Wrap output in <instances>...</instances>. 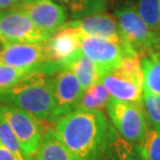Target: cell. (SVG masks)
<instances>
[{
  "instance_id": "6da1fadb",
  "label": "cell",
  "mask_w": 160,
  "mask_h": 160,
  "mask_svg": "<svg viewBox=\"0 0 160 160\" xmlns=\"http://www.w3.org/2000/svg\"><path fill=\"white\" fill-rule=\"evenodd\" d=\"M54 123L56 134L77 160H104L113 126L102 110L76 108Z\"/></svg>"
},
{
  "instance_id": "7a4b0ae2",
  "label": "cell",
  "mask_w": 160,
  "mask_h": 160,
  "mask_svg": "<svg viewBox=\"0 0 160 160\" xmlns=\"http://www.w3.org/2000/svg\"><path fill=\"white\" fill-rule=\"evenodd\" d=\"M52 75L31 73L16 85L0 92V104L27 111L40 121H50L55 108Z\"/></svg>"
},
{
  "instance_id": "3957f363",
  "label": "cell",
  "mask_w": 160,
  "mask_h": 160,
  "mask_svg": "<svg viewBox=\"0 0 160 160\" xmlns=\"http://www.w3.org/2000/svg\"><path fill=\"white\" fill-rule=\"evenodd\" d=\"M123 41L125 55L137 54L145 57L160 53V36L150 29L135 8L124 5L114 12Z\"/></svg>"
},
{
  "instance_id": "277c9868",
  "label": "cell",
  "mask_w": 160,
  "mask_h": 160,
  "mask_svg": "<svg viewBox=\"0 0 160 160\" xmlns=\"http://www.w3.org/2000/svg\"><path fill=\"white\" fill-rule=\"evenodd\" d=\"M107 114L117 133L132 145H140L147 135L148 122L142 104L128 103L110 99Z\"/></svg>"
},
{
  "instance_id": "5b68a950",
  "label": "cell",
  "mask_w": 160,
  "mask_h": 160,
  "mask_svg": "<svg viewBox=\"0 0 160 160\" xmlns=\"http://www.w3.org/2000/svg\"><path fill=\"white\" fill-rule=\"evenodd\" d=\"M0 62L20 69H40L54 74L62 68L50 60L44 43H6L0 49Z\"/></svg>"
},
{
  "instance_id": "8992f818",
  "label": "cell",
  "mask_w": 160,
  "mask_h": 160,
  "mask_svg": "<svg viewBox=\"0 0 160 160\" xmlns=\"http://www.w3.org/2000/svg\"><path fill=\"white\" fill-rule=\"evenodd\" d=\"M0 117L11 126L24 152L36 157L45 131L42 121L27 111L3 104H0Z\"/></svg>"
},
{
  "instance_id": "52a82bcc",
  "label": "cell",
  "mask_w": 160,
  "mask_h": 160,
  "mask_svg": "<svg viewBox=\"0 0 160 160\" xmlns=\"http://www.w3.org/2000/svg\"><path fill=\"white\" fill-rule=\"evenodd\" d=\"M50 38L20 9L0 12V42L2 44L44 43Z\"/></svg>"
},
{
  "instance_id": "ba28073f",
  "label": "cell",
  "mask_w": 160,
  "mask_h": 160,
  "mask_svg": "<svg viewBox=\"0 0 160 160\" xmlns=\"http://www.w3.org/2000/svg\"><path fill=\"white\" fill-rule=\"evenodd\" d=\"M60 29L71 31L79 37L111 41L123 47V41L116 17L104 12L68 21Z\"/></svg>"
},
{
  "instance_id": "9c48e42d",
  "label": "cell",
  "mask_w": 160,
  "mask_h": 160,
  "mask_svg": "<svg viewBox=\"0 0 160 160\" xmlns=\"http://www.w3.org/2000/svg\"><path fill=\"white\" fill-rule=\"evenodd\" d=\"M52 77L55 108L50 121L55 122L58 118L76 109L84 91L77 77L69 69L60 68Z\"/></svg>"
},
{
  "instance_id": "30bf717a",
  "label": "cell",
  "mask_w": 160,
  "mask_h": 160,
  "mask_svg": "<svg viewBox=\"0 0 160 160\" xmlns=\"http://www.w3.org/2000/svg\"><path fill=\"white\" fill-rule=\"evenodd\" d=\"M79 39L82 53L97 66L103 76L114 71L121 65L125 55L121 45L97 38L79 37Z\"/></svg>"
},
{
  "instance_id": "8fae6325",
  "label": "cell",
  "mask_w": 160,
  "mask_h": 160,
  "mask_svg": "<svg viewBox=\"0 0 160 160\" xmlns=\"http://www.w3.org/2000/svg\"><path fill=\"white\" fill-rule=\"evenodd\" d=\"M20 11L24 12L39 29L50 37L56 33L68 19V12L55 0H33Z\"/></svg>"
},
{
  "instance_id": "7c38bea8",
  "label": "cell",
  "mask_w": 160,
  "mask_h": 160,
  "mask_svg": "<svg viewBox=\"0 0 160 160\" xmlns=\"http://www.w3.org/2000/svg\"><path fill=\"white\" fill-rule=\"evenodd\" d=\"M46 47L50 60L58 63L60 67L81 51L79 37L71 31L63 29H59L47 40Z\"/></svg>"
},
{
  "instance_id": "4fadbf2b",
  "label": "cell",
  "mask_w": 160,
  "mask_h": 160,
  "mask_svg": "<svg viewBox=\"0 0 160 160\" xmlns=\"http://www.w3.org/2000/svg\"><path fill=\"white\" fill-rule=\"evenodd\" d=\"M101 83L112 99L128 103L142 104L143 86L133 80L122 77L111 72L102 78Z\"/></svg>"
},
{
  "instance_id": "5bb4252c",
  "label": "cell",
  "mask_w": 160,
  "mask_h": 160,
  "mask_svg": "<svg viewBox=\"0 0 160 160\" xmlns=\"http://www.w3.org/2000/svg\"><path fill=\"white\" fill-rule=\"evenodd\" d=\"M62 68L69 69L77 77L83 91L88 89L96 83L101 82L102 78L104 77L97 66L91 59H88L82 53V51L76 54L69 62H67Z\"/></svg>"
},
{
  "instance_id": "9a60e30c",
  "label": "cell",
  "mask_w": 160,
  "mask_h": 160,
  "mask_svg": "<svg viewBox=\"0 0 160 160\" xmlns=\"http://www.w3.org/2000/svg\"><path fill=\"white\" fill-rule=\"evenodd\" d=\"M36 157L38 160H77L51 128L45 129Z\"/></svg>"
},
{
  "instance_id": "2e32d148",
  "label": "cell",
  "mask_w": 160,
  "mask_h": 160,
  "mask_svg": "<svg viewBox=\"0 0 160 160\" xmlns=\"http://www.w3.org/2000/svg\"><path fill=\"white\" fill-rule=\"evenodd\" d=\"M104 160H145L139 145L126 142L117 133L113 128Z\"/></svg>"
},
{
  "instance_id": "e0dca14e",
  "label": "cell",
  "mask_w": 160,
  "mask_h": 160,
  "mask_svg": "<svg viewBox=\"0 0 160 160\" xmlns=\"http://www.w3.org/2000/svg\"><path fill=\"white\" fill-rule=\"evenodd\" d=\"M66 8L73 19L103 12L107 9L109 0H55Z\"/></svg>"
},
{
  "instance_id": "ac0fdd59",
  "label": "cell",
  "mask_w": 160,
  "mask_h": 160,
  "mask_svg": "<svg viewBox=\"0 0 160 160\" xmlns=\"http://www.w3.org/2000/svg\"><path fill=\"white\" fill-rule=\"evenodd\" d=\"M143 91L160 97V53L142 58Z\"/></svg>"
},
{
  "instance_id": "d6986e66",
  "label": "cell",
  "mask_w": 160,
  "mask_h": 160,
  "mask_svg": "<svg viewBox=\"0 0 160 160\" xmlns=\"http://www.w3.org/2000/svg\"><path fill=\"white\" fill-rule=\"evenodd\" d=\"M110 95L101 82L85 89L76 108L86 110H102L110 101Z\"/></svg>"
},
{
  "instance_id": "ffe728a7",
  "label": "cell",
  "mask_w": 160,
  "mask_h": 160,
  "mask_svg": "<svg viewBox=\"0 0 160 160\" xmlns=\"http://www.w3.org/2000/svg\"><path fill=\"white\" fill-rule=\"evenodd\" d=\"M143 22L153 32L160 36V1L159 0H136L133 6Z\"/></svg>"
},
{
  "instance_id": "44dd1931",
  "label": "cell",
  "mask_w": 160,
  "mask_h": 160,
  "mask_svg": "<svg viewBox=\"0 0 160 160\" xmlns=\"http://www.w3.org/2000/svg\"><path fill=\"white\" fill-rule=\"evenodd\" d=\"M122 77L133 80L139 85L143 86V72L142 65V57L137 54L124 55L121 65L112 71Z\"/></svg>"
},
{
  "instance_id": "7402d4cb",
  "label": "cell",
  "mask_w": 160,
  "mask_h": 160,
  "mask_svg": "<svg viewBox=\"0 0 160 160\" xmlns=\"http://www.w3.org/2000/svg\"><path fill=\"white\" fill-rule=\"evenodd\" d=\"M34 72H45L40 69H20L0 62V92L17 84ZM47 73V72H46Z\"/></svg>"
},
{
  "instance_id": "603a6c76",
  "label": "cell",
  "mask_w": 160,
  "mask_h": 160,
  "mask_svg": "<svg viewBox=\"0 0 160 160\" xmlns=\"http://www.w3.org/2000/svg\"><path fill=\"white\" fill-rule=\"evenodd\" d=\"M0 143H2L8 151H11L18 160H32L33 157H29L19 142L17 136L11 126L0 117Z\"/></svg>"
},
{
  "instance_id": "cb8c5ba5",
  "label": "cell",
  "mask_w": 160,
  "mask_h": 160,
  "mask_svg": "<svg viewBox=\"0 0 160 160\" xmlns=\"http://www.w3.org/2000/svg\"><path fill=\"white\" fill-rule=\"evenodd\" d=\"M139 148L145 160H160V130L148 128L147 135Z\"/></svg>"
},
{
  "instance_id": "d4e9b609",
  "label": "cell",
  "mask_w": 160,
  "mask_h": 160,
  "mask_svg": "<svg viewBox=\"0 0 160 160\" xmlns=\"http://www.w3.org/2000/svg\"><path fill=\"white\" fill-rule=\"evenodd\" d=\"M142 107L145 111L148 126L160 130V97L143 91Z\"/></svg>"
},
{
  "instance_id": "484cf974",
  "label": "cell",
  "mask_w": 160,
  "mask_h": 160,
  "mask_svg": "<svg viewBox=\"0 0 160 160\" xmlns=\"http://www.w3.org/2000/svg\"><path fill=\"white\" fill-rule=\"evenodd\" d=\"M33 0H0V12L21 9Z\"/></svg>"
},
{
  "instance_id": "4316f807",
  "label": "cell",
  "mask_w": 160,
  "mask_h": 160,
  "mask_svg": "<svg viewBox=\"0 0 160 160\" xmlns=\"http://www.w3.org/2000/svg\"><path fill=\"white\" fill-rule=\"evenodd\" d=\"M0 160H18V159L2 143H0Z\"/></svg>"
},
{
  "instance_id": "83f0119b",
  "label": "cell",
  "mask_w": 160,
  "mask_h": 160,
  "mask_svg": "<svg viewBox=\"0 0 160 160\" xmlns=\"http://www.w3.org/2000/svg\"><path fill=\"white\" fill-rule=\"evenodd\" d=\"M32 160H38V159H37V157H33V159H32Z\"/></svg>"
},
{
  "instance_id": "f1b7e54d",
  "label": "cell",
  "mask_w": 160,
  "mask_h": 160,
  "mask_svg": "<svg viewBox=\"0 0 160 160\" xmlns=\"http://www.w3.org/2000/svg\"><path fill=\"white\" fill-rule=\"evenodd\" d=\"M159 1H160V0H159Z\"/></svg>"
}]
</instances>
